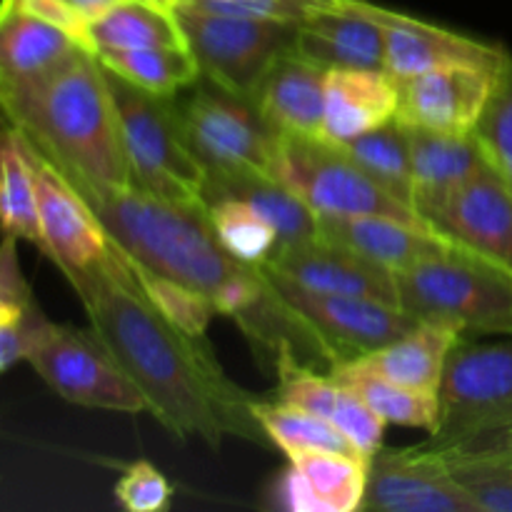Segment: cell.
<instances>
[{
    "label": "cell",
    "mask_w": 512,
    "mask_h": 512,
    "mask_svg": "<svg viewBox=\"0 0 512 512\" xmlns=\"http://www.w3.org/2000/svg\"><path fill=\"white\" fill-rule=\"evenodd\" d=\"M438 425L425 443L435 450L512 445V335L460 338L438 388Z\"/></svg>",
    "instance_id": "cell-5"
},
{
    "label": "cell",
    "mask_w": 512,
    "mask_h": 512,
    "mask_svg": "<svg viewBox=\"0 0 512 512\" xmlns=\"http://www.w3.org/2000/svg\"><path fill=\"white\" fill-rule=\"evenodd\" d=\"M0 233L38 250L43 243L35 165L25 138L10 125H0Z\"/></svg>",
    "instance_id": "cell-29"
},
{
    "label": "cell",
    "mask_w": 512,
    "mask_h": 512,
    "mask_svg": "<svg viewBox=\"0 0 512 512\" xmlns=\"http://www.w3.org/2000/svg\"><path fill=\"white\" fill-rule=\"evenodd\" d=\"M90 45L93 53L100 55L188 43L173 10L155 8L143 0H120L90 20Z\"/></svg>",
    "instance_id": "cell-28"
},
{
    "label": "cell",
    "mask_w": 512,
    "mask_h": 512,
    "mask_svg": "<svg viewBox=\"0 0 512 512\" xmlns=\"http://www.w3.org/2000/svg\"><path fill=\"white\" fill-rule=\"evenodd\" d=\"M220 198L248 203L255 213H260L273 225L280 245H303L318 240V215L273 175H208L205 208Z\"/></svg>",
    "instance_id": "cell-25"
},
{
    "label": "cell",
    "mask_w": 512,
    "mask_h": 512,
    "mask_svg": "<svg viewBox=\"0 0 512 512\" xmlns=\"http://www.w3.org/2000/svg\"><path fill=\"white\" fill-rule=\"evenodd\" d=\"M400 308L465 338L512 335V275L465 248H450L395 275Z\"/></svg>",
    "instance_id": "cell-4"
},
{
    "label": "cell",
    "mask_w": 512,
    "mask_h": 512,
    "mask_svg": "<svg viewBox=\"0 0 512 512\" xmlns=\"http://www.w3.org/2000/svg\"><path fill=\"white\" fill-rule=\"evenodd\" d=\"M180 128L208 175H273L280 133L255 103L200 75L185 95H175Z\"/></svg>",
    "instance_id": "cell-7"
},
{
    "label": "cell",
    "mask_w": 512,
    "mask_h": 512,
    "mask_svg": "<svg viewBox=\"0 0 512 512\" xmlns=\"http://www.w3.org/2000/svg\"><path fill=\"white\" fill-rule=\"evenodd\" d=\"M120 253H123V250H120ZM125 258H128V255H125ZM128 263L130 268H133V278L135 283H138L140 293L145 295V300H148L168 323H173L175 328L193 335V338H205L210 320L218 315L210 295L200 293V290L190 288V285L178 283V280H170L165 278V275L153 273V270L140 268V265L133 263L130 258Z\"/></svg>",
    "instance_id": "cell-37"
},
{
    "label": "cell",
    "mask_w": 512,
    "mask_h": 512,
    "mask_svg": "<svg viewBox=\"0 0 512 512\" xmlns=\"http://www.w3.org/2000/svg\"><path fill=\"white\" fill-rule=\"evenodd\" d=\"M328 68L293 45L280 50L253 93L255 108L280 135L323 138Z\"/></svg>",
    "instance_id": "cell-18"
},
{
    "label": "cell",
    "mask_w": 512,
    "mask_h": 512,
    "mask_svg": "<svg viewBox=\"0 0 512 512\" xmlns=\"http://www.w3.org/2000/svg\"><path fill=\"white\" fill-rule=\"evenodd\" d=\"M98 58L110 73L158 98H175L203 75L188 45L120 50V53H100Z\"/></svg>",
    "instance_id": "cell-33"
},
{
    "label": "cell",
    "mask_w": 512,
    "mask_h": 512,
    "mask_svg": "<svg viewBox=\"0 0 512 512\" xmlns=\"http://www.w3.org/2000/svg\"><path fill=\"white\" fill-rule=\"evenodd\" d=\"M90 208L115 248L133 263L210 298L245 268L218 243L208 208L173 203L138 185Z\"/></svg>",
    "instance_id": "cell-3"
},
{
    "label": "cell",
    "mask_w": 512,
    "mask_h": 512,
    "mask_svg": "<svg viewBox=\"0 0 512 512\" xmlns=\"http://www.w3.org/2000/svg\"><path fill=\"white\" fill-rule=\"evenodd\" d=\"M70 3H73L75 8L85 15V18L93 20V18H98L100 13H105L108 8H113L115 3H120V0H70Z\"/></svg>",
    "instance_id": "cell-40"
},
{
    "label": "cell",
    "mask_w": 512,
    "mask_h": 512,
    "mask_svg": "<svg viewBox=\"0 0 512 512\" xmlns=\"http://www.w3.org/2000/svg\"><path fill=\"white\" fill-rule=\"evenodd\" d=\"M48 318L35 303L33 290L18 263V238L3 235L0 243V375L25 360L35 335Z\"/></svg>",
    "instance_id": "cell-30"
},
{
    "label": "cell",
    "mask_w": 512,
    "mask_h": 512,
    "mask_svg": "<svg viewBox=\"0 0 512 512\" xmlns=\"http://www.w3.org/2000/svg\"><path fill=\"white\" fill-rule=\"evenodd\" d=\"M318 238L350 250L388 273L400 275L423 260L458 248L435 228L385 218V215H345L318 218Z\"/></svg>",
    "instance_id": "cell-19"
},
{
    "label": "cell",
    "mask_w": 512,
    "mask_h": 512,
    "mask_svg": "<svg viewBox=\"0 0 512 512\" xmlns=\"http://www.w3.org/2000/svg\"><path fill=\"white\" fill-rule=\"evenodd\" d=\"M25 360L68 403L113 413H150L145 395L93 328L80 330L48 320Z\"/></svg>",
    "instance_id": "cell-9"
},
{
    "label": "cell",
    "mask_w": 512,
    "mask_h": 512,
    "mask_svg": "<svg viewBox=\"0 0 512 512\" xmlns=\"http://www.w3.org/2000/svg\"><path fill=\"white\" fill-rule=\"evenodd\" d=\"M260 265L313 293L358 295L400 305L393 273L320 238L303 245H278Z\"/></svg>",
    "instance_id": "cell-17"
},
{
    "label": "cell",
    "mask_w": 512,
    "mask_h": 512,
    "mask_svg": "<svg viewBox=\"0 0 512 512\" xmlns=\"http://www.w3.org/2000/svg\"><path fill=\"white\" fill-rule=\"evenodd\" d=\"M293 48L325 68L383 70L385 38L380 25L353 0H330L295 25Z\"/></svg>",
    "instance_id": "cell-22"
},
{
    "label": "cell",
    "mask_w": 512,
    "mask_h": 512,
    "mask_svg": "<svg viewBox=\"0 0 512 512\" xmlns=\"http://www.w3.org/2000/svg\"><path fill=\"white\" fill-rule=\"evenodd\" d=\"M275 378H278V388L270 400L308 410V413L333 423L340 433L348 435V440L360 450L363 458L370 460L373 453L383 448L388 423L380 420L353 390L345 388L330 373L288 365Z\"/></svg>",
    "instance_id": "cell-20"
},
{
    "label": "cell",
    "mask_w": 512,
    "mask_h": 512,
    "mask_svg": "<svg viewBox=\"0 0 512 512\" xmlns=\"http://www.w3.org/2000/svg\"><path fill=\"white\" fill-rule=\"evenodd\" d=\"M143 3H150L155 5V8H163V10H175V5H178L180 0H143Z\"/></svg>",
    "instance_id": "cell-41"
},
{
    "label": "cell",
    "mask_w": 512,
    "mask_h": 512,
    "mask_svg": "<svg viewBox=\"0 0 512 512\" xmlns=\"http://www.w3.org/2000/svg\"><path fill=\"white\" fill-rule=\"evenodd\" d=\"M360 510L373 512H480L455 483L448 460L433 445L380 448L368 460Z\"/></svg>",
    "instance_id": "cell-13"
},
{
    "label": "cell",
    "mask_w": 512,
    "mask_h": 512,
    "mask_svg": "<svg viewBox=\"0 0 512 512\" xmlns=\"http://www.w3.org/2000/svg\"><path fill=\"white\" fill-rule=\"evenodd\" d=\"M275 483V505L290 512H355L368 485V460L343 453H303Z\"/></svg>",
    "instance_id": "cell-21"
},
{
    "label": "cell",
    "mask_w": 512,
    "mask_h": 512,
    "mask_svg": "<svg viewBox=\"0 0 512 512\" xmlns=\"http://www.w3.org/2000/svg\"><path fill=\"white\" fill-rule=\"evenodd\" d=\"M173 13L203 78L250 100L275 55L293 45L298 25L208 13L188 3H178Z\"/></svg>",
    "instance_id": "cell-10"
},
{
    "label": "cell",
    "mask_w": 512,
    "mask_h": 512,
    "mask_svg": "<svg viewBox=\"0 0 512 512\" xmlns=\"http://www.w3.org/2000/svg\"><path fill=\"white\" fill-rule=\"evenodd\" d=\"M273 178L288 185L318 218L385 215L433 228L423 215L375 185L340 145L325 138L280 135Z\"/></svg>",
    "instance_id": "cell-8"
},
{
    "label": "cell",
    "mask_w": 512,
    "mask_h": 512,
    "mask_svg": "<svg viewBox=\"0 0 512 512\" xmlns=\"http://www.w3.org/2000/svg\"><path fill=\"white\" fill-rule=\"evenodd\" d=\"M80 48L48 20L0 3V85L38 78Z\"/></svg>",
    "instance_id": "cell-26"
},
{
    "label": "cell",
    "mask_w": 512,
    "mask_h": 512,
    "mask_svg": "<svg viewBox=\"0 0 512 512\" xmlns=\"http://www.w3.org/2000/svg\"><path fill=\"white\" fill-rule=\"evenodd\" d=\"M30 148V145H28ZM38 185L40 253L48 255L70 285L108 263L115 245L88 200L30 148Z\"/></svg>",
    "instance_id": "cell-12"
},
{
    "label": "cell",
    "mask_w": 512,
    "mask_h": 512,
    "mask_svg": "<svg viewBox=\"0 0 512 512\" xmlns=\"http://www.w3.org/2000/svg\"><path fill=\"white\" fill-rule=\"evenodd\" d=\"M398 115V83L385 70L330 68L325 75L323 138L350 143Z\"/></svg>",
    "instance_id": "cell-24"
},
{
    "label": "cell",
    "mask_w": 512,
    "mask_h": 512,
    "mask_svg": "<svg viewBox=\"0 0 512 512\" xmlns=\"http://www.w3.org/2000/svg\"><path fill=\"white\" fill-rule=\"evenodd\" d=\"M443 455L455 483L480 512H512V445L450 450Z\"/></svg>",
    "instance_id": "cell-35"
},
{
    "label": "cell",
    "mask_w": 512,
    "mask_h": 512,
    "mask_svg": "<svg viewBox=\"0 0 512 512\" xmlns=\"http://www.w3.org/2000/svg\"><path fill=\"white\" fill-rule=\"evenodd\" d=\"M0 125H10L90 205L135 188L108 70L90 50L38 78L0 85Z\"/></svg>",
    "instance_id": "cell-2"
},
{
    "label": "cell",
    "mask_w": 512,
    "mask_h": 512,
    "mask_svg": "<svg viewBox=\"0 0 512 512\" xmlns=\"http://www.w3.org/2000/svg\"><path fill=\"white\" fill-rule=\"evenodd\" d=\"M460 338L463 335L450 325L418 323L393 343L355 360L403 388L438 393L448 355Z\"/></svg>",
    "instance_id": "cell-27"
},
{
    "label": "cell",
    "mask_w": 512,
    "mask_h": 512,
    "mask_svg": "<svg viewBox=\"0 0 512 512\" xmlns=\"http://www.w3.org/2000/svg\"><path fill=\"white\" fill-rule=\"evenodd\" d=\"M208 218L225 253L245 265L265 263L280 245L273 225L243 200H213L208 203Z\"/></svg>",
    "instance_id": "cell-36"
},
{
    "label": "cell",
    "mask_w": 512,
    "mask_h": 512,
    "mask_svg": "<svg viewBox=\"0 0 512 512\" xmlns=\"http://www.w3.org/2000/svg\"><path fill=\"white\" fill-rule=\"evenodd\" d=\"M115 498L130 512H163L170 508L173 488L155 465L148 460H135L115 485Z\"/></svg>",
    "instance_id": "cell-39"
},
{
    "label": "cell",
    "mask_w": 512,
    "mask_h": 512,
    "mask_svg": "<svg viewBox=\"0 0 512 512\" xmlns=\"http://www.w3.org/2000/svg\"><path fill=\"white\" fill-rule=\"evenodd\" d=\"M340 148L353 158V163L375 185H380L385 193L415 210L408 128L398 118L370 130V133L360 135V138L350 140V143H343Z\"/></svg>",
    "instance_id": "cell-32"
},
{
    "label": "cell",
    "mask_w": 512,
    "mask_h": 512,
    "mask_svg": "<svg viewBox=\"0 0 512 512\" xmlns=\"http://www.w3.org/2000/svg\"><path fill=\"white\" fill-rule=\"evenodd\" d=\"M260 270L268 283L278 290L280 298L320 335L338 365L345 360L363 358V355L393 343L420 323L400 305L385 303V300L313 293V290H305L280 278L278 273L263 268V265Z\"/></svg>",
    "instance_id": "cell-11"
},
{
    "label": "cell",
    "mask_w": 512,
    "mask_h": 512,
    "mask_svg": "<svg viewBox=\"0 0 512 512\" xmlns=\"http://www.w3.org/2000/svg\"><path fill=\"white\" fill-rule=\"evenodd\" d=\"M253 413L268 443L278 445L288 458L303 453H343L363 458L348 435L308 410L293 408L278 400H255Z\"/></svg>",
    "instance_id": "cell-34"
},
{
    "label": "cell",
    "mask_w": 512,
    "mask_h": 512,
    "mask_svg": "<svg viewBox=\"0 0 512 512\" xmlns=\"http://www.w3.org/2000/svg\"><path fill=\"white\" fill-rule=\"evenodd\" d=\"M353 5L363 10L368 18H373L383 30V70L395 83L428 73V70L443 68V65L503 68L512 55L495 43H485V40L455 33V30L443 28V25L413 18V15L383 8V5L368 3V0H353Z\"/></svg>",
    "instance_id": "cell-14"
},
{
    "label": "cell",
    "mask_w": 512,
    "mask_h": 512,
    "mask_svg": "<svg viewBox=\"0 0 512 512\" xmlns=\"http://www.w3.org/2000/svg\"><path fill=\"white\" fill-rule=\"evenodd\" d=\"M405 128L413 163L415 210L430 223L455 190L493 168L475 135H445L410 125Z\"/></svg>",
    "instance_id": "cell-23"
},
{
    "label": "cell",
    "mask_w": 512,
    "mask_h": 512,
    "mask_svg": "<svg viewBox=\"0 0 512 512\" xmlns=\"http://www.w3.org/2000/svg\"><path fill=\"white\" fill-rule=\"evenodd\" d=\"M335 380L353 390L380 420L388 425H403V428H423L433 433L438 425V393H420V390L403 388L383 375L365 368L360 360H345L330 370Z\"/></svg>",
    "instance_id": "cell-31"
},
{
    "label": "cell",
    "mask_w": 512,
    "mask_h": 512,
    "mask_svg": "<svg viewBox=\"0 0 512 512\" xmlns=\"http://www.w3.org/2000/svg\"><path fill=\"white\" fill-rule=\"evenodd\" d=\"M505 68V65H503ZM503 68L443 65L398 83L400 123L445 135H473Z\"/></svg>",
    "instance_id": "cell-15"
},
{
    "label": "cell",
    "mask_w": 512,
    "mask_h": 512,
    "mask_svg": "<svg viewBox=\"0 0 512 512\" xmlns=\"http://www.w3.org/2000/svg\"><path fill=\"white\" fill-rule=\"evenodd\" d=\"M430 225L512 275V190L495 170L455 190Z\"/></svg>",
    "instance_id": "cell-16"
},
{
    "label": "cell",
    "mask_w": 512,
    "mask_h": 512,
    "mask_svg": "<svg viewBox=\"0 0 512 512\" xmlns=\"http://www.w3.org/2000/svg\"><path fill=\"white\" fill-rule=\"evenodd\" d=\"M73 290L93 333L170 435L200 440L210 450H220L225 438L268 443L253 413L258 398L228 378L208 340L178 330L145 300L118 248Z\"/></svg>",
    "instance_id": "cell-1"
},
{
    "label": "cell",
    "mask_w": 512,
    "mask_h": 512,
    "mask_svg": "<svg viewBox=\"0 0 512 512\" xmlns=\"http://www.w3.org/2000/svg\"><path fill=\"white\" fill-rule=\"evenodd\" d=\"M108 88L135 185L173 203L205 208L208 173L185 140L175 100L145 93L110 70Z\"/></svg>",
    "instance_id": "cell-6"
},
{
    "label": "cell",
    "mask_w": 512,
    "mask_h": 512,
    "mask_svg": "<svg viewBox=\"0 0 512 512\" xmlns=\"http://www.w3.org/2000/svg\"><path fill=\"white\" fill-rule=\"evenodd\" d=\"M473 135L478 138L490 168L512 190V55L500 73L493 98Z\"/></svg>",
    "instance_id": "cell-38"
}]
</instances>
